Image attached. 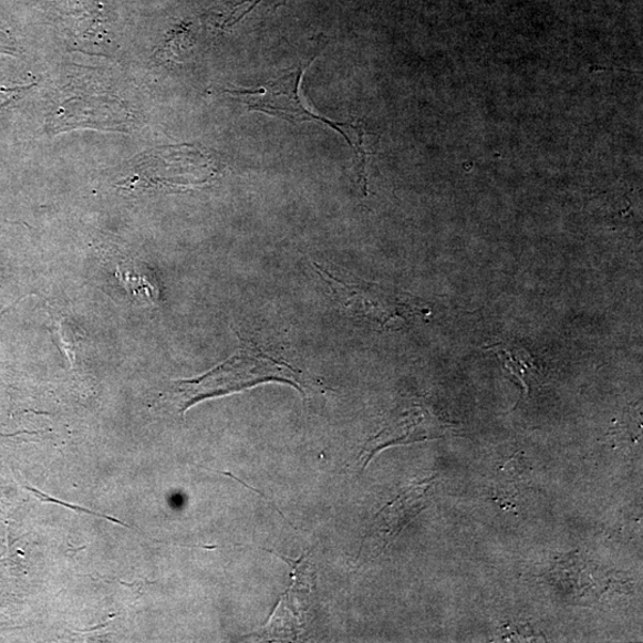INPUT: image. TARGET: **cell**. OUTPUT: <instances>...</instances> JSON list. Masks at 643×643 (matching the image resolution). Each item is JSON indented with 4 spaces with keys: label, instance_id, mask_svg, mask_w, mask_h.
<instances>
[{
    "label": "cell",
    "instance_id": "obj_1",
    "mask_svg": "<svg viewBox=\"0 0 643 643\" xmlns=\"http://www.w3.org/2000/svg\"><path fill=\"white\" fill-rule=\"evenodd\" d=\"M265 383L289 384L304 395L300 371L273 352L248 341L227 362L198 378L176 382L175 392L184 414L201 401L231 395Z\"/></svg>",
    "mask_w": 643,
    "mask_h": 643
},
{
    "label": "cell",
    "instance_id": "obj_2",
    "mask_svg": "<svg viewBox=\"0 0 643 643\" xmlns=\"http://www.w3.org/2000/svg\"><path fill=\"white\" fill-rule=\"evenodd\" d=\"M315 269L349 317L380 329L401 328L426 315L417 298L367 281L340 279L315 262Z\"/></svg>",
    "mask_w": 643,
    "mask_h": 643
},
{
    "label": "cell",
    "instance_id": "obj_3",
    "mask_svg": "<svg viewBox=\"0 0 643 643\" xmlns=\"http://www.w3.org/2000/svg\"><path fill=\"white\" fill-rule=\"evenodd\" d=\"M310 64L297 66L258 89H234L226 90V92L243 101L250 112L277 116L293 124L307 121L324 123L339 132L352 146L356 125L321 117L311 112L304 103L300 86Z\"/></svg>",
    "mask_w": 643,
    "mask_h": 643
},
{
    "label": "cell",
    "instance_id": "obj_4",
    "mask_svg": "<svg viewBox=\"0 0 643 643\" xmlns=\"http://www.w3.org/2000/svg\"><path fill=\"white\" fill-rule=\"evenodd\" d=\"M290 564L291 583L282 594L268 624L263 629L262 636L295 640L300 636L304 626V613L310 605V598L315 584L311 564L302 557L300 560H291L280 557Z\"/></svg>",
    "mask_w": 643,
    "mask_h": 643
},
{
    "label": "cell",
    "instance_id": "obj_5",
    "mask_svg": "<svg viewBox=\"0 0 643 643\" xmlns=\"http://www.w3.org/2000/svg\"><path fill=\"white\" fill-rule=\"evenodd\" d=\"M447 429L427 406L416 404L392 417L385 427L360 453L364 468L380 450L394 445H406L437 437Z\"/></svg>",
    "mask_w": 643,
    "mask_h": 643
},
{
    "label": "cell",
    "instance_id": "obj_6",
    "mask_svg": "<svg viewBox=\"0 0 643 643\" xmlns=\"http://www.w3.org/2000/svg\"><path fill=\"white\" fill-rule=\"evenodd\" d=\"M431 485L432 479L412 485L376 516L363 541L362 551H360L362 557L371 559L384 552L390 542L419 512Z\"/></svg>",
    "mask_w": 643,
    "mask_h": 643
},
{
    "label": "cell",
    "instance_id": "obj_7",
    "mask_svg": "<svg viewBox=\"0 0 643 643\" xmlns=\"http://www.w3.org/2000/svg\"><path fill=\"white\" fill-rule=\"evenodd\" d=\"M71 101L73 102L64 104L70 107L61 106V112L54 115L59 117L55 121L72 117L71 127H77V125L85 127L86 118H91V127L120 128L128 118V114L124 112L121 104L112 100L91 97Z\"/></svg>",
    "mask_w": 643,
    "mask_h": 643
},
{
    "label": "cell",
    "instance_id": "obj_8",
    "mask_svg": "<svg viewBox=\"0 0 643 643\" xmlns=\"http://www.w3.org/2000/svg\"><path fill=\"white\" fill-rule=\"evenodd\" d=\"M495 352L500 362L521 381L523 386L529 390V383L537 381L540 371L535 362V359L522 348L517 344L497 343L490 349Z\"/></svg>",
    "mask_w": 643,
    "mask_h": 643
}]
</instances>
